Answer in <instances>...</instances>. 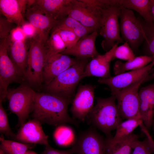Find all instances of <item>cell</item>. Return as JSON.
Returning a JSON list of instances; mask_svg holds the SVG:
<instances>
[{"mask_svg":"<svg viewBox=\"0 0 154 154\" xmlns=\"http://www.w3.org/2000/svg\"><path fill=\"white\" fill-rule=\"evenodd\" d=\"M153 60L152 56L146 55L135 56L133 59L125 62L117 60L115 63L114 67L115 75L125 72L127 71L133 70L142 68Z\"/></svg>","mask_w":154,"mask_h":154,"instance_id":"d4e9b609","label":"cell"},{"mask_svg":"<svg viewBox=\"0 0 154 154\" xmlns=\"http://www.w3.org/2000/svg\"><path fill=\"white\" fill-rule=\"evenodd\" d=\"M25 17L37 30L35 37L46 42L49 34L55 26L57 20L45 14L34 5L27 7Z\"/></svg>","mask_w":154,"mask_h":154,"instance_id":"5bb4252c","label":"cell"},{"mask_svg":"<svg viewBox=\"0 0 154 154\" xmlns=\"http://www.w3.org/2000/svg\"><path fill=\"white\" fill-rule=\"evenodd\" d=\"M154 66V60L141 68L130 71L113 77L98 80L100 83L107 85L109 87L112 95L115 96L122 89L137 82L149 76Z\"/></svg>","mask_w":154,"mask_h":154,"instance_id":"30bf717a","label":"cell"},{"mask_svg":"<svg viewBox=\"0 0 154 154\" xmlns=\"http://www.w3.org/2000/svg\"><path fill=\"white\" fill-rule=\"evenodd\" d=\"M23 75L15 65L8 52L6 39L0 42V100L6 98L8 87L13 82H20Z\"/></svg>","mask_w":154,"mask_h":154,"instance_id":"9c48e42d","label":"cell"},{"mask_svg":"<svg viewBox=\"0 0 154 154\" xmlns=\"http://www.w3.org/2000/svg\"><path fill=\"white\" fill-rule=\"evenodd\" d=\"M6 45L10 58L15 66L24 76L29 50L25 41H12L7 39Z\"/></svg>","mask_w":154,"mask_h":154,"instance_id":"7402d4cb","label":"cell"},{"mask_svg":"<svg viewBox=\"0 0 154 154\" xmlns=\"http://www.w3.org/2000/svg\"><path fill=\"white\" fill-rule=\"evenodd\" d=\"M57 28L60 37L65 45L66 48L73 46L80 39L74 33L70 31Z\"/></svg>","mask_w":154,"mask_h":154,"instance_id":"e575fe53","label":"cell"},{"mask_svg":"<svg viewBox=\"0 0 154 154\" xmlns=\"http://www.w3.org/2000/svg\"><path fill=\"white\" fill-rule=\"evenodd\" d=\"M139 110L143 124L149 130L154 116V84L143 87L139 92Z\"/></svg>","mask_w":154,"mask_h":154,"instance_id":"d6986e66","label":"cell"},{"mask_svg":"<svg viewBox=\"0 0 154 154\" xmlns=\"http://www.w3.org/2000/svg\"><path fill=\"white\" fill-rule=\"evenodd\" d=\"M46 47L47 54L46 60L53 55L61 53L66 48L57 28L54 27L51 31L46 43Z\"/></svg>","mask_w":154,"mask_h":154,"instance_id":"f1b7e54d","label":"cell"},{"mask_svg":"<svg viewBox=\"0 0 154 154\" xmlns=\"http://www.w3.org/2000/svg\"><path fill=\"white\" fill-rule=\"evenodd\" d=\"M144 35V50L145 55L151 56L154 54V23H149L140 19Z\"/></svg>","mask_w":154,"mask_h":154,"instance_id":"4dcf8cb0","label":"cell"},{"mask_svg":"<svg viewBox=\"0 0 154 154\" xmlns=\"http://www.w3.org/2000/svg\"><path fill=\"white\" fill-rule=\"evenodd\" d=\"M116 43L114 46L113 58L114 60L118 58L127 61L133 59L135 56L133 51L129 44L126 42L118 46Z\"/></svg>","mask_w":154,"mask_h":154,"instance_id":"d6a6232c","label":"cell"},{"mask_svg":"<svg viewBox=\"0 0 154 154\" xmlns=\"http://www.w3.org/2000/svg\"><path fill=\"white\" fill-rule=\"evenodd\" d=\"M112 5L134 10L139 13L147 23H153L150 0H110Z\"/></svg>","mask_w":154,"mask_h":154,"instance_id":"603a6c76","label":"cell"},{"mask_svg":"<svg viewBox=\"0 0 154 154\" xmlns=\"http://www.w3.org/2000/svg\"><path fill=\"white\" fill-rule=\"evenodd\" d=\"M143 124L141 119H129L122 121L116 129L114 136L106 140V143L112 144L124 139L133 133V131L137 127Z\"/></svg>","mask_w":154,"mask_h":154,"instance_id":"cb8c5ba5","label":"cell"},{"mask_svg":"<svg viewBox=\"0 0 154 154\" xmlns=\"http://www.w3.org/2000/svg\"><path fill=\"white\" fill-rule=\"evenodd\" d=\"M72 101L47 92H36L32 116L41 123L54 126L67 123L76 125V120L68 113V106Z\"/></svg>","mask_w":154,"mask_h":154,"instance_id":"6da1fadb","label":"cell"},{"mask_svg":"<svg viewBox=\"0 0 154 154\" xmlns=\"http://www.w3.org/2000/svg\"><path fill=\"white\" fill-rule=\"evenodd\" d=\"M26 154H37L33 151L29 150L27 152Z\"/></svg>","mask_w":154,"mask_h":154,"instance_id":"60d3db41","label":"cell"},{"mask_svg":"<svg viewBox=\"0 0 154 154\" xmlns=\"http://www.w3.org/2000/svg\"><path fill=\"white\" fill-rule=\"evenodd\" d=\"M28 0H0V10L9 22L21 26L26 21L24 17Z\"/></svg>","mask_w":154,"mask_h":154,"instance_id":"ffe728a7","label":"cell"},{"mask_svg":"<svg viewBox=\"0 0 154 154\" xmlns=\"http://www.w3.org/2000/svg\"><path fill=\"white\" fill-rule=\"evenodd\" d=\"M113 52L110 50L104 54H99L87 64L82 78L94 76L105 78L111 77L110 64L113 60Z\"/></svg>","mask_w":154,"mask_h":154,"instance_id":"ac0fdd59","label":"cell"},{"mask_svg":"<svg viewBox=\"0 0 154 154\" xmlns=\"http://www.w3.org/2000/svg\"><path fill=\"white\" fill-rule=\"evenodd\" d=\"M151 56H152V57L153 58V60H154V54L153 55Z\"/></svg>","mask_w":154,"mask_h":154,"instance_id":"7bdbcfd3","label":"cell"},{"mask_svg":"<svg viewBox=\"0 0 154 154\" xmlns=\"http://www.w3.org/2000/svg\"><path fill=\"white\" fill-rule=\"evenodd\" d=\"M96 99V105L86 117L89 123L108 135L122 121L116 103V98L112 95Z\"/></svg>","mask_w":154,"mask_h":154,"instance_id":"7a4b0ae2","label":"cell"},{"mask_svg":"<svg viewBox=\"0 0 154 154\" xmlns=\"http://www.w3.org/2000/svg\"><path fill=\"white\" fill-rule=\"evenodd\" d=\"M153 128H154V118L153 119Z\"/></svg>","mask_w":154,"mask_h":154,"instance_id":"ee69618b","label":"cell"},{"mask_svg":"<svg viewBox=\"0 0 154 154\" xmlns=\"http://www.w3.org/2000/svg\"><path fill=\"white\" fill-rule=\"evenodd\" d=\"M5 18L0 17V42L7 39L11 30L16 26Z\"/></svg>","mask_w":154,"mask_h":154,"instance_id":"d590c367","label":"cell"},{"mask_svg":"<svg viewBox=\"0 0 154 154\" xmlns=\"http://www.w3.org/2000/svg\"><path fill=\"white\" fill-rule=\"evenodd\" d=\"M0 149L6 154H26L34 144L23 143L5 139L3 136L0 138Z\"/></svg>","mask_w":154,"mask_h":154,"instance_id":"83f0119b","label":"cell"},{"mask_svg":"<svg viewBox=\"0 0 154 154\" xmlns=\"http://www.w3.org/2000/svg\"><path fill=\"white\" fill-rule=\"evenodd\" d=\"M27 38L21 26L17 25L11 31L7 38L11 41H25Z\"/></svg>","mask_w":154,"mask_h":154,"instance_id":"8d00e7d4","label":"cell"},{"mask_svg":"<svg viewBox=\"0 0 154 154\" xmlns=\"http://www.w3.org/2000/svg\"><path fill=\"white\" fill-rule=\"evenodd\" d=\"M73 0H37L32 5L56 20L68 15Z\"/></svg>","mask_w":154,"mask_h":154,"instance_id":"44dd1931","label":"cell"},{"mask_svg":"<svg viewBox=\"0 0 154 154\" xmlns=\"http://www.w3.org/2000/svg\"><path fill=\"white\" fill-rule=\"evenodd\" d=\"M48 137L42 129L41 123L33 119L20 126L15 140L25 143L46 145L48 144Z\"/></svg>","mask_w":154,"mask_h":154,"instance_id":"2e32d148","label":"cell"},{"mask_svg":"<svg viewBox=\"0 0 154 154\" xmlns=\"http://www.w3.org/2000/svg\"><path fill=\"white\" fill-rule=\"evenodd\" d=\"M53 137L56 143L63 146L70 145L74 139L73 130L70 127L64 124L58 126L54 131Z\"/></svg>","mask_w":154,"mask_h":154,"instance_id":"f546056e","label":"cell"},{"mask_svg":"<svg viewBox=\"0 0 154 154\" xmlns=\"http://www.w3.org/2000/svg\"><path fill=\"white\" fill-rule=\"evenodd\" d=\"M0 154H6L2 150L0 149Z\"/></svg>","mask_w":154,"mask_h":154,"instance_id":"b9f144b4","label":"cell"},{"mask_svg":"<svg viewBox=\"0 0 154 154\" xmlns=\"http://www.w3.org/2000/svg\"><path fill=\"white\" fill-rule=\"evenodd\" d=\"M96 87L80 84L72 101L70 108L73 118L84 121L93 107Z\"/></svg>","mask_w":154,"mask_h":154,"instance_id":"7c38bea8","label":"cell"},{"mask_svg":"<svg viewBox=\"0 0 154 154\" xmlns=\"http://www.w3.org/2000/svg\"><path fill=\"white\" fill-rule=\"evenodd\" d=\"M119 18L122 38L133 52L137 50L145 40L140 19L136 17L133 10L124 8H120Z\"/></svg>","mask_w":154,"mask_h":154,"instance_id":"ba28073f","label":"cell"},{"mask_svg":"<svg viewBox=\"0 0 154 154\" xmlns=\"http://www.w3.org/2000/svg\"><path fill=\"white\" fill-rule=\"evenodd\" d=\"M77 59L76 63L45 86L46 92L72 100L76 88L89 59Z\"/></svg>","mask_w":154,"mask_h":154,"instance_id":"3957f363","label":"cell"},{"mask_svg":"<svg viewBox=\"0 0 154 154\" xmlns=\"http://www.w3.org/2000/svg\"><path fill=\"white\" fill-rule=\"evenodd\" d=\"M154 78V73L124 88L115 96L117 108L122 118L141 119L139 110V88L144 82Z\"/></svg>","mask_w":154,"mask_h":154,"instance_id":"52a82bcc","label":"cell"},{"mask_svg":"<svg viewBox=\"0 0 154 154\" xmlns=\"http://www.w3.org/2000/svg\"><path fill=\"white\" fill-rule=\"evenodd\" d=\"M77 154H105L106 141L94 130L82 133L73 147Z\"/></svg>","mask_w":154,"mask_h":154,"instance_id":"4fadbf2b","label":"cell"},{"mask_svg":"<svg viewBox=\"0 0 154 154\" xmlns=\"http://www.w3.org/2000/svg\"><path fill=\"white\" fill-rule=\"evenodd\" d=\"M74 153L72 147L70 149L66 150H59L55 149L50 146L49 144L45 145V148L42 154H73Z\"/></svg>","mask_w":154,"mask_h":154,"instance_id":"f35d334b","label":"cell"},{"mask_svg":"<svg viewBox=\"0 0 154 154\" xmlns=\"http://www.w3.org/2000/svg\"><path fill=\"white\" fill-rule=\"evenodd\" d=\"M0 101V132L9 138L15 140L16 134L14 133L9 126L7 116Z\"/></svg>","mask_w":154,"mask_h":154,"instance_id":"836d02e7","label":"cell"},{"mask_svg":"<svg viewBox=\"0 0 154 154\" xmlns=\"http://www.w3.org/2000/svg\"><path fill=\"white\" fill-rule=\"evenodd\" d=\"M46 43L36 37L30 39L24 77L35 87L40 86L43 83L42 72L47 54Z\"/></svg>","mask_w":154,"mask_h":154,"instance_id":"277c9868","label":"cell"},{"mask_svg":"<svg viewBox=\"0 0 154 154\" xmlns=\"http://www.w3.org/2000/svg\"><path fill=\"white\" fill-rule=\"evenodd\" d=\"M77 59L69 56L58 53L50 56L45 61L43 68V82L45 86L54 79L75 64Z\"/></svg>","mask_w":154,"mask_h":154,"instance_id":"9a60e30c","label":"cell"},{"mask_svg":"<svg viewBox=\"0 0 154 154\" xmlns=\"http://www.w3.org/2000/svg\"><path fill=\"white\" fill-rule=\"evenodd\" d=\"M54 27L70 31L74 33L80 39L96 31L93 29L86 27L68 15L57 20Z\"/></svg>","mask_w":154,"mask_h":154,"instance_id":"484cf974","label":"cell"},{"mask_svg":"<svg viewBox=\"0 0 154 154\" xmlns=\"http://www.w3.org/2000/svg\"><path fill=\"white\" fill-rule=\"evenodd\" d=\"M21 27L27 38L31 39L35 37L37 34V31L35 27L29 22H26Z\"/></svg>","mask_w":154,"mask_h":154,"instance_id":"74e56055","label":"cell"},{"mask_svg":"<svg viewBox=\"0 0 154 154\" xmlns=\"http://www.w3.org/2000/svg\"><path fill=\"white\" fill-rule=\"evenodd\" d=\"M68 15L98 33L101 23V9L93 7L82 0H73Z\"/></svg>","mask_w":154,"mask_h":154,"instance_id":"8fae6325","label":"cell"},{"mask_svg":"<svg viewBox=\"0 0 154 154\" xmlns=\"http://www.w3.org/2000/svg\"><path fill=\"white\" fill-rule=\"evenodd\" d=\"M36 93L31 86L26 84L8 89L6 98L9 101V108L18 117L17 126L26 122L32 112Z\"/></svg>","mask_w":154,"mask_h":154,"instance_id":"8992f818","label":"cell"},{"mask_svg":"<svg viewBox=\"0 0 154 154\" xmlns=\"http://www.w3.org/2000/svg\"><path fill=\"white\" fill-rule=\"evenodd\" d=\"M150 3L153 17V23H154V0H150Z\"/></svg>","mask_w":154,"mask_h":154,"instance_id":"ab89813d","label":"cell"},{"mask_svg":"<svg viewBox=\"0 0 154 154\" xmlns=\"http://www.w3.org/2000/svg\"><path fill=\"white\" fill-rule=\"evenodd\" d=\"M144 140L135 141L133 146L132 154H153L154 153V141L149 134Z\"/></svg>","mask_w":154,"mask_h":154,"instance_id":"1f68e13d","label":"cell"},{"mask_svg":"<svg viewBox=\"0 0 154 154\" xmlns=\"http://www.w3.org/2000/svg\"><path fill=\"white\" fill-rule=\"evenodd\" d=\"M98 35L97 31L87 35L80 38L73 46L66 49L60 53L73 56L80 59L94 58L100 54L95 46L96 39Z\"/></svg>","mask_w":154,"mask_h":154,"instance_id":"e0dca14e","label":"cell"},{"mask_svg":"<svg viewBox=\"0 0 154 154\" xmlns=\"http://www.w3.org/2000/svg\"><path fill=\"white\" fill-rule=\"evenodd\" d=\"M120 9L116 5H109L101 9V23L98 34L103 38L101 45L106 52L116 43L125 42L120 34L118 19Z\"/></svg>","mask_w":154,"mask_h":154,"instance_id":"5b68a950","label":"cell"},{"mask_svg":"<svg viewBox=\"0 0 154 154\" xmlns=\"http://www.w3.org/2000/svg\"><path fill=\"white\" fill-rule=\"evenodd\" d=\"M139 137L132 133L124 139L112 144L106 143L105 154H132L133 146Z\"/></svg>","mask_w":154,"mask_h":154,"instance_id":"4316f807","label":"cell"}]
</instances>
